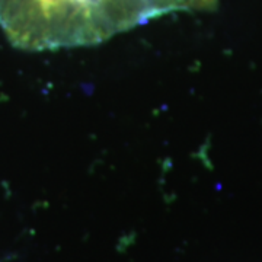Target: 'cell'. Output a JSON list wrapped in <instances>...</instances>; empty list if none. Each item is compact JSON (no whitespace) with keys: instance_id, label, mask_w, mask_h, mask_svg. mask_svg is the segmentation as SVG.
Instances as JSON below:
<instances>
[{"instance_id":"1","label":"cell","mask_w":262,"mask_h":262,"mask_svg":"<svg viewBox=\"0 0 262 262\" xmlns=\"http://www.w3.org/2000/svg\"><path fill=\"white\" fill-rule=\"evenodd\" d=\"M217 0H0L15 47L57 50L102 42L172 12L213 10Z\"/></svg>"}]
</instances>
